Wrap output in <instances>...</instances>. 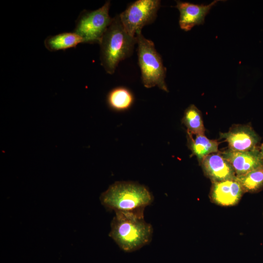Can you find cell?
I'll return each mask as SVG.
<instances>
[{"label": "cell", "mask_w": 263, "mask_h": 263, "mask_svg": "<svg viewBox=\"0 0 263 263\" xmlns=\"http://www.w3.org/2000/svg\"><path fill=\"white\" fill-rule=\"evenodd\" d=\"M109 236L124 251L139 249L151 240L153 228L144 218V211L115 212Z\"/></svg>", "instance_id": "obj_1"}, {"label": "cell", "mask_w": 263, "mask_h": 263, "mask_svg": "<svg viewBox=\"0 0 263 263\" xmlns=\"http://www.w3.org/2000/svg\"><path fill=\"white\" fill-rule=\"evenodd\" d=\"M136 44V37L125 30L119 15L113 18L99 43L101 64L106 72L114 73L119 63L132 55Z\"/></svg>", "instance_id": "obj_2"}, {"label": "cell", "mask_w": 263, "mask_h": 263, "mask_svg": "<svg viewBox=\"0 0 263 263\" xmlns=\"http://www.w3.org/2000/svg\"><path fill=\"white\" fill-rule=\"evenodd\" d=\"M153 197L144 186L132 182H116L100 196L102 205L107 209L121 212L144 211Z\"/></svg>", "instance_id": "obj_3"}, {"label": "cell", "mask_w": 263, "mask_h": 263, "mask_svg": "<svg viewBox=\"0 0 263 263\" xmlns=\"http://www.w3.org/2000/svg\"><path fill=\"white\" fill-rule=\"evenodd\" d=\"M138 64L143 85L147 88L157 86L168 92L165 82L166 68L162 58L156 51L154 43L145 38L142 32L136 35Z\"/></svg>", "instance_id": "obj_4"}, {"label": "cell", "mask_w": 263, "mask_h": 263, "mask_svg": "<svg viewBox=\"0 0 263 263\" xmlns=\"http://www.w3.org/2000/svg\"><path fill=\"white\" fill-rule=\"evenodd\" d=\"M110 1L91 11H83L79 15L74 32L79 35L84 42L100 43L101 38L113 20L109 14Z\"/></svg>", "instance_id": "obj_5"}, {"label": "cell", "mask_w": 263, "mask_h": 263, "mask_svg": "<svg viewBox=\"0 0 263 263\" xmlns=\"http://www.w3.org/2000/svg\"><path fill=\"white\" fill-rule=\"evenodd\" d=\"M160 5L159 0H137L131 3L119 15L125 30L135 37L144 26L155 20Z\"/></svg>", "instance_id": "obj_6"}, {"label": "cell", "mask_w": 263, "mask_h": 263, "mask_svg": "<svg viewBox=\"0 0 263 263\" xmlns=\"http://www.w3.org/2000/svg\"><path fill=\"white\" fill-rule=\"evenodd\" d=\"M220 138L226 141L228 149L245 151L257 148L260 137L249 125H233L226 132H221Z\"/></svg>", "instance_id": "obj_7"}, {"label": "cell", "mask_w": 263, "mask_h": 263, "mask_svg": "<svg viewBox=\"0 0 263 263\" xmlns=\"http://www.w3.org/2000/svg\"><path fill=\"white\" fill-rule=\"evenodd\" d=\"M244 191L235 179L212 183L209 194L210 201L222 207L237 205Z\"/></svg>", "instance_id": "obj_8"}, {"label": "cell", "mask_w": 263, "mask_h": 263, "mask_svg": "<svg viewBox=\"0 0 263 263\" xmlns=\"http://www.w3.org/2000/svg\"><path fill=\"white\" fill-rule=\"evenodd\" d=\"M220 153L231 164L236 176L245 174L263 165V155L258 148L245 151L228 149Z\"/></svg>", "instance_id": "obj_9"}, {"label": "cell", "mask_w": 263, "mask_h": 263, "mask_svg": "<svg viewBox=\"0 0 263 263\" xmlns=\"http://www.w3.org/2000/svg\"><path fill=\"white\" fill-rule=\"evenodd\" d=\"M219 1L221 0H215L208 4L204 5L177 0L175 7L180 12L179 24L180 28L188 31L196 25H203L206 16Z\"/></svg>", "instance_id": "obj_10"}, {"label": "cell", "mask_w": 263, "mask_h": 263, "mask_svg": "<svg viewBox=\"0 0 263 263\" xmlns=\"http://www.w3.org/2000/svg\"><path fill=\"white\" fill-rule=\"evenodd\" d=\"M205 176L211 183L235 179L236 174L231 164L220 152L205 156L199 163Z\"/></svg>", "instance_id": "obj_11"}, {"label": "cell", "mask_w": 263, "mask_h": 263, "mask_svg": "<svg viewBox=\"0 0 263 263\" xmlns=\"http://www.w3.org/2000/svg\"><path fill=\"white\" fill-rule=\"evenodd\" d=\"M187 144L192 152V154L196 156L199 163L206 156L213 153L218 152L219 143L217 140H211L205 134L193 135L187 132Z\"/></svg>", "instance_id": "obj_12"}, {"label": "cell", "mask_w": 263, "mask_h": 263, "mask_svg": "<svg viewBox=\"0 0 263 263\" xmlns=\"http://www.w3.org/2000/svg\"><path fill=\"white\" fill-rule=\"evenodd\" d=\"M84 42L83 38L75 32H64L47 37L44 46L50 51L64 50L75 47Z\"/></svg>", "instance_id": "obj_13"}, {"label": "cell", "mask_w": 263, "mask_h": 263, "mask_svg": "<svg viewBox=\"0 0 263 263\" xmlns=\"http://www.w3.org/2000/svg\"><path fill=\"white\" fill-rule=\"evenodd\" d=\"M182 121L187 132L192 135L205 134L201 112L194 105L191 104L186 109Z\"/></svg>", "instance_id": "obj_14"}, {"label": "cell", "mask_w": 263, "mask_h": 263, "mask_svg": "<svg viewBox=\"0 0 263 263\" xmlns=\"http://www.w3.org/2000/svg\"><path fill=\"white\" fill-rule=\"evenodd\" d=\"M244 192L256 193L263 188V165L242 175L236 176Z\"/></svg>", "instance_id": "obj_15"}, {"label": "cell", "mask_w": 263, "mask_h": 263, "mask_svg": "<svg viewBox=\"0 0 263 263\" xmlns=\"http://www.w3.org/2000/svg\"><path fill=\"white\" fill-rule=\"evenodd\" d=\"M133 100L132 93L124 87L113 89L107 96V102L109 106L117 111L128 109L132 105Z\"/></svg>", "instance_id": "obj_16"}, {"label": "cell", "mask_w": 263, "mask_h": 263, "mask_svg": "<svg viewBox=\"0 0 263 263\" xmlns=\"http://www.w3.org/2000/svg\"><path fill=\"white\" fill-rule=\"evenodd\" d=\"M260 151L261 152V153L262 154V155H263V143L261 145V148L260 149Z\"/></svg>", "instance_id": "obj_17"}]
</instances>
